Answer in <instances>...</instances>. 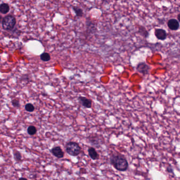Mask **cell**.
I'll return each mask as SVG.
<instances>
[{"instance_id": "1", "label": "cell", "mask_w": 180, "mask_h": 180, "mask_svg": "<svg viewBox=\"0 0 180 180\" xmlns=\"http://www.w3.org/2000/svg\"><path fill=\"white\" fill-rule=\"evenodd\" d=\"M111 164L114 168L119 171H126L128 170V164L126 157L121 154H113L110 159Z\"/></svg>"}, {"instance_id": "2", "label": "cell", "mask_w": 180, "mask_h": 180, "mask_svg": "<svg viewBox=\"0 0 180 180\" xmlns=\"http://www.w3.org/2000/svg\"><path fill=\"white\" fill-rule=\"evenodd\" d=\"M17 23L15 17L12 15H7L3 18L2 26L5 31H12Z\"/></svg>"}, {"instance_id": "3", "label": "cell", "mask_w": 180, "mask_h": 180, "mask_svg": "<svg viewBox=\"0 0 180 180\" xmlns=\"http://www.w3.org/2000/svg\"><path fill=\"white\" fill-rule=\"evenodd\" d=\"M65 149L67 153L72 156H78L81 151V148L79 144L76 142H69L66 145Z\"/></svg>"}, {"instance_id": "4", "label": "cell", "mask_w": 180, "mask_h": 180, "mask_svg": "<svg viewBox=\"0 0 180 180\" xmlns=\"http://www.w3.org/2000/svg\"><path fill=\"white\" fill-rule=\"evenodd\" d=\"M151 67L149 65H147V63L145 62H141L139 63L136 67V70L137 72L143 74V76H146L149 74Z\"/></svg>"}, {"instance_id": "5", "label": "cell", "mask_w": 180, "mask_h": 180, "mask_svg": "<svg viewBox=\"0 0 180 180\" xmlns=\"http://www.w3.org/2000/svg\"><path fill=\"white\" fill-rule=\"evenodd\" d=\"M154 34L158 40L164 41L167 38L168 34L165 30L162 28H156L154 30Z\"/></svg>"}, {"instance_id": "6", "label": "cell", "mask_w": 180, "mask_h": 180, "mask_svg": "<svg viewBox=\"0 0 180 180\" xmlns=\"http://www.w3.org/2000/svg\"><path fill=\"white\" fill-rule=\"evenodd\" d=\"M167 26L172 31H177L180 27V23L178 21V20L174 18L168 20L167 22Z\"/></svg>"}, {"instance_id": "7", "label": "cell", "mask_w": 180, "mask_h": 180, "mask_svg": "<svg viewBox=\"0 0 180 180\" xmlns=\"http://www.w3.org/2000/svg\"><path fill=\"white\" fill-rule=\"evenodd\" d=\"M78 99L82 106L86 108H91L92 101L90 99L87 98L84 96H79Z\"/></svg>"}, {"instance_id": "8", "label": "cell", "mask_w": 180, "mask_h": 180, "mask_svg": "<svg viewBox=\"0 0 180 180\" xmlns=\"http://www.w3.org/2000/svg\"><path fill=\"white\" fill-rule=\"evenodd\" d=\"M51 152L54 156L58 159H61L64 157V152L60 146H56L52 148L51 150Z\"/></svg>"}, {"instance_id": "9", "label": "cell", "mask_w": 180, "mask_h": 180, "mask_svg": "<svg viewBox=\"0 0 180 180\" xmlns=\"http://www.w3.org/2000/svg\"><path fill=\"white\" fill-rule=\"evenodd\" d=\"M88 153H89L90 157L93 160H96L99 158V155L94 148L92 147L89 148Z\"/></svg>"}, {"instance_id": "10", "label": "cell", "mask_w": 180, "mask_h": 180, "mask_svg": "<svg viewBox=\"0 0 180 180\" xmlns=\"http://www.w3.org/2000/svg\"><path fill=\"white\" fill-rule=\"evenodd\" d=\"M9 4L3 3L0 4V13L2 14H7L9 11Z\"/></svg>"}, {"instance_id": "11", "label": "cell", "mask_w": 180, "mask_h": 180, "mask_svg": "<svg viewBox=\"0 0 180 180\" xmlns=\"http://www.w3.org/2000/svg\"><path fill=\"white\" fill-rule=\"evenodd\" d=\"M73 10L76 15L78 17H82L84 15L83 11L81 8L78 7H73Z\"/></svg>"}, {"instance_id": "12", "label": "cell", "mask_w": 180, "mask_h": 180, "mask_svg": "<svg viewBox=\"0 0 180 180\" xmlns=\"http://www.w3.org/2000/svg\"><path fill=\"white\" fill-rule=\"evenodd\" d=\"M41 60L44 62H47L51 59V56L49 53L47 52H43L40 55Z\"/></svg>"}, {"instance_id": "13", "label": "cell", "mask_w": 180, "mask_h": 180, "mask_svg": "<svg viewBox=\"0 0 180 180\" xmlns=\"http://www.w3.org/2000/svg\"><path fill=\"white\" fill-rule=\"evenodd\" d=\"M13 155H14V160L15 161L19 162L22 160V155L20 153L19 151H17V150L14 149L13 150Z\"/></svg>"}, {"instance_id": "14", "label": "cell", "mask_w": 180, "mask_h": 180, "mask_svg": "<svg viewBox=\"0 0 180 180\" xmlns=\"http://www.w3.org/2000/svg\"><path fill=\"white\" fill-rule=\"evenodd\" d=\"M139 32L140 34L142 35V36H144L145 38H147L149 36V33L147 31V29L145 28L144 27H141L139 28Z\"/></svg>"}, {"instance_id": "15", "label": "cell", "mask_w": 180, "mask_h": 180, "mask_svg": "<svg viewBox=\"0 0 180 180\" xmlns=\"http://www.w3.org/2000/svg\"><path fill=\"white\" fill-rule=\"evenodd\" d=\"M28 134L30 135H34L36 134L37 132V130H36V128L34 126H30L28 128Z\"/></svg>"}, {"instance_id": "16", "label": "cell", "mask_w": 180, "mask_h": 180, "mask_svg": "<svg viewBox=\"0 0 180 180\" xmlns=\"http://www.w3.org/2000/svg\"><path fill=\"white\" fill-rule=\"evenodd\" d=\"M25 111L28 112H33L35 110V107L33 104L31 103H27L25 106Z\"/></svg>"}, {"instance_id": "17", "label": "cell", "mask_w": 180, "mask_h": 180, "mask_svg": "<svg viewBox=\"0 0 180 180\" xmlns=\"http://www.w3.org/2000/svg\"><path fill=\"white\" fill-rule=\"evenodd\" d=\"M12 103L13 105V106L15 107H17V108H19L20 106V101L17 99H13L12 100Z\"/></svg>"}, {"instance_id": "18", "label": "cell", "mask_w": 180, "mask_h": 180, "mask_svg": "<svg viewBox=\"0 0 180 180\" xmlns=\"http://www.w3.org/2000/svg\"><path fill=\"white\" fill-rule=\"evenodd\" d=\"M166 171L167 172H168V173H170V174H174V172H173V170L171 166H168L166 168Z\"/></svg>"}, {"instance_id": "19", "label": "cell", "mask_w": 180, "mask_h": 180, "mask_svg": "<svg viewBox=\"0 0 180 180\" xmlns=\"http://www.w3.org/2000/svg\"><path fill=\"white\" fill-rule=\"evenodd\" d=\"M177 18H178V21H179V23H180V13H179L178 15H177Z\"/></svg>"}, {"instance_id": "20", "label": "cell", "mask_w": 180, "mask_h": 180, "mask_svg": "<svg viewBox=\"0 0 180 180\" xmlns=\"http://www.w3.org/2000/svg\"><path fill=\"white\" fill-rule=\"evenodd\" d=\"M19 180H28L26 178H20L19 179Z\"/></svg>"}, {"instance_id": "21", "label": "cell", "mask_w": 180, "mask_h": 180, "mask_svg": "<svg viewBox=\"0 0 180 180\" xmlns=\"http://www.w3.org/2000/svg\"><path fill=\"white\" fill-rule=\"evenodd\" d=\"M2 16H1V15H0V22H1L2 21Z\"/></svg>"}]
</instances>
